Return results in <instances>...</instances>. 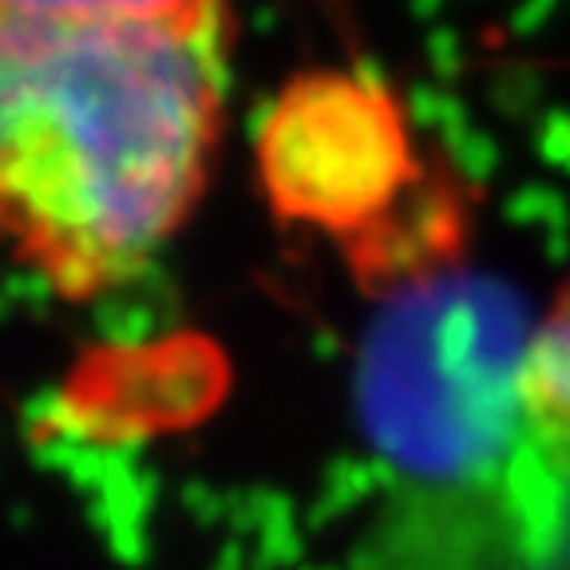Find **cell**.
<instances>
[{
    "instance_id": "cell-1",
    "label": "cell",
    "mask_w": 570,
    "mask_h": 570,
    "mask_svg": "<svg viewBox=\"0 0 570 570\" xmlns=\"http://www.w3.org/2000/svg\"><path fill=\"white\" fill-rule=\"evenodd\" d=\"M230 17L0 9V234L60 297L131 282L206 187Z\"/></svg>"
},
{
    "instance_id": "cell-2",
    "label": "cell",
    "mask_w": 570,
    "mask_h": 570,
    "mask_svg": "<svg viewBox=\"0 0 570 570\" xmlns=\"http://www.w3.org/2000/svg\"><path fill=\"white\" fill-rule=\"evenodd\" d=\"M534 330L511 285L455 262L384 289L356 412L392 491L384 570H531L567 472L531 416Z\"/></svg>"
},
{
    "instance_id": "cell-3",
    "label": "cell",
    "mask_w": 570,
    "mask_h": 570,
    "mask_svg": "<svg viewBox=\"0 0 570 570\" xmlns=\"http://www.w3.org/2000/svg\"><path fill=\"white\" fill-rule=\"evenodd\" d=\"M258 170L285 223L321 226L345 246L424 178L396 96L345 71H313L277 96L262 124Z\"/></svg>"
},
{
    "instance_id": "cell-4",
    "label": "cell",
    "mask_w": 570,
    "mask_h": 570,
    "mask_svg": "<svg viewBox=\"0 0 570 570\" xmlns=\"http://www.w3.org/2000/svg\"><path fill=\"white\" fill-rule=\"evenodd\" d=\"M527 396H531V416L551 452L570 463V282L547 309L543 325L534 330Z\"/></svg>"
},
{
    "instance_id": "cell-5",
    "label": "cell",
    "mask_w": 570,
    "mask_h": 570,
    "mask_svg": "<svg viewBox=\"0 0 570 570\" xmlns=\"http://www.w3.org/2000/svg\"><path fill=\"white\" fill-rule=\"evenodd\" d=\"M0 9L107 20H214L230 17V0H0Z\"/></svg>"
}]
</instances>
